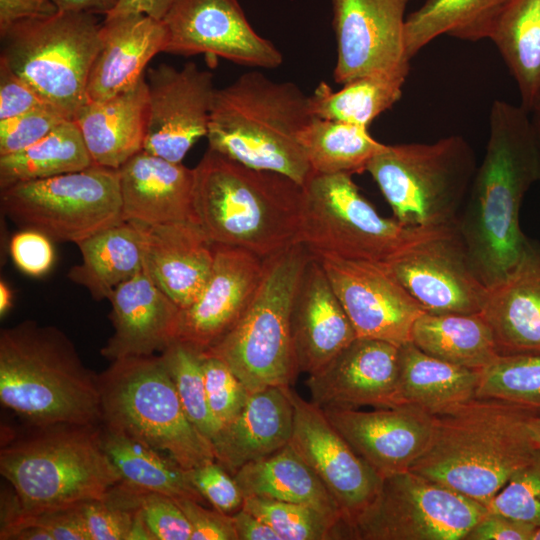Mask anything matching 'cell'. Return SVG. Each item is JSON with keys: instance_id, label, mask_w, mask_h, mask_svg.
Returning <instances> with one entry per match:
<instances>
[{"instance_id": "obj_1", "label": "cell", "mask_w": 540, "mask_h": 540, "mask_svg": "<svg viewBox=\"0 0 540 540\" xmlns=\"http://www.w3.org/2000/svg\"><path fill=\"white\" fill-rule=\"evenodd\" d=\"M530 111L494 100L489 138L457 228L471 261L489 288L518 263L529 239L519 223L529 188L540 180V146Z\"/></svg>"}, {"instance_id": "obj_2", "label": "cell", "mask_w": 540, "mask_h": 540, "mask_svg": "<svg viewBox=\"0 0 540 540\" xmlns=\"http://www.w3.org/2000/svg\"><path fill=\"white\" fill-rule=\"evenodd\" d=\"M194 169V210L213 244L269 258L299 243L303 186L208 148Z\"/></svg>"}, {"instance_id": "obj_3", "label": "cell", "mask_w": 540, "mask_h": 540, "mask_svg": "<svg viewBox=\"0 0 540 540\" xmlns=\"http://www.w3.org/2000/svg\"><path fill=\"white\" fill-rule=\"evenodd\" d=\"M0 402L28 426L101 423L99 375L62 330L34 320L0 332Z\"/></svg>"}, {"instance_id": "obj_4", "label": "cell", "mask_w": 540, "mask_h": 540, "mask_svg": "<svg viewBox=\"0 0 540 540\" xmlns=\"http://www.w3.org/2000/svg\"><path fill=\"white\" fill-rule=\"evenodd\" d=\"M528 416L480 398L434 416L430 441L410 470L486 506L537 452Z\"/></svg>"}, {"instance_id": "obj_5", "label": "cell", "mask_w": 540, "mask_h": 540, "mask_svg": "<svg viewBox=\"0 0 540 540\" xmlns=\"http://www.w3.org/2000/svg\"><path fill=\"white\" fill-rule=\"evenodd\" d=\"M312 117L309 96L295 83L249 71L216 90L206 137L210 149L304 186L314 172L298 133Z\"/></svg>"}, {"instance_id": "obj_6", "label": "cell", "mask_w": 540, "mask_h": 540, "mask_svg": "<svg viewBox=\"0 0 540 540\" xmlns=\"http://www.w3.org/2000/svg\"><path fill=\"white\" fill-rule=\"evenodd\" d=\"M0 473L17 496L18 513L104 499L122 481L104 449L100 424L26 425L2 444Z\"/></svg>"}, {"instance_id": "obj_7", "label": "cell", "mask_w": 540, "mask_h": 540, "mask_svg": "<svg viewBox=\"0 0 540 540\" xmlns=\"http://www.w3.org/2000/svg\"><path fill=\"white\" fill-rule=\"evenodd\" d=\"M101 423L184 469L216 461L212 443L188 418L161 355L112 361L99 375Z\"/></svg>"}, {"instance_id": "obj_8", "label": "cell", "mask_w": 540, "mask_h": 540, "mask_svg": "<svg viewBox=\"0 0 540 540\" xmlns=\"http://www.w3.org/2000/svg\"><path fill=\"white\" fill-rule=\"evenodd\" d=\"M313 254L296 243L265 259L264 273L249 307L213 347L250 393L291 386L300 372L291 335V308Z\"/></svg>"}, {"instance_id": "obj_9", "label": "cell", "mask_w": 540, "mask_h": 540, "mask_svg": "<svg viewBox=\"0 0 540 540\" xmlns=\"http://www.w3.org/2000/svg\"><path fill=\"white\" fill-rule=\"evenodd\" d=\"M476 169L468 141L450 135L433 143L386 145L366 171L397 221L432 229L457 225Z\"/></svg>"}, {"instance_id": "obj_10", "label": "cell", "mask_w": 540, "mask_h": 540, "mask_svg": "<svg viewBox=\"0 0 540 540\" xmlns=\"http://www.w3.org/2000/svg\"><path fill=\"white\" fill-rule=\"evenodd\" d=\"M101 24L88 12L57 11L19 20L1 38V55L69 119L88 102L87 83L101 47Z\"/></svg>"}, {"instance_id": "obj_11", "label": "cell", "mask_w": 540, "mask_h": 540, "mask_svg": "<svg viewBox=\"0 0 540 540\" xmlns=\"http://www.w3.org/2000/svg\"><path fill=\"white\" fill-rule=\"evenodd\" d=\"M303 190L299 242L314 256L386 263L444 229L407 226L381 216L350 174H313Z\"/></svg>"}, {"instance_id": "obj_12", "label": "cell", "mask_w": 540, "mask_h": 540, "mask_svg": "<svg viewBox=\"0 0 540 540\" xmlns=\"http://www.w3.org/2000/svg\"><path fill=\"white\" fill-rule=\"evenodd\" d=\"M1 212L19 229L78 244L123 220L118 169L92 166L1 189Z\"/></svg>"}, {"instance_id": "obj_13", "label": "cell", "mask_w": 540, "mask_h": 540, "mask_svg": "<svg viewBox=\"0 0 540 540\" xmlns=\"http://www.w3.org/2000/svg\"><path fill=\"white\" fill-rule=\"evenodd\" d=\"M487 507L411 470L382 479L344 539L464 540Z\"/></svg>"}, {"instance_id": "obj_14", "label": "cell", "mask_w": 540, "mask_h": 540, "mask_svg": "<svg viewBox=\"0 0 540 540\" xmlns=\"http://www.w3.org/2000/svg\"><path fill=\"white\" fill-rule=\"evenodd\" d=\"M426 313H480L488 287L477 273L457 225L444 228L383 263Z\"/></svg>"}, {"instance_id": "obj_15", "label": "cell", "mask_w": 540, "mask_h": 540, "mask_svg": "<svg viewBox=\"0 0 540 540\" xmlns=\"http://www.w3.org/2000/svg\"><path fill=\"white\" fill-rule=\"evenodd\" d=\"M337 43L334 80L346 84L371 74L408 76L406 9L411 0H330Z\"/></svg>"}, {"instance_id": "obj_16", "label": "cell", "mask_w": 540, "mask_h": 540, "mask_svg": "<svg viewBox=\"0 0 540 540\" xmlns=\"http://www.w3.org/2000/svg\"><path fill=\"white\" fill-rule=\"evenodd\" d=\"M147 129L143 150L182 163L192 146L206 137L217 88L214 75L193 63L168 64L146 72Z\"/></svg>"}, {"instance_id": "obj_17", "label": "cell", "mask_w": 540, "mask_h": 540, "mask_svg": "<svg viewBox=\"0 0 540 540\" xmlns=\"http://www.w3.org/2000/svg\"><path fill=\"white\" fill-rule=\"evenodd\" d=\"M286 392L293 406L289 444L315 472L337 502L346 527L377 495L382 478L354 451L325 415L291 386Z\"/></svg>"}, {"instance_id": "obj_18", "label": "cell", "mask_w": 540, "mask_h": 540, "mask_svg": "<svg viewBox=\"0 0 540 540\" xmlns=\"http://www.w3.org/2000/svg\"><path fill=\"white\" fill-rule=\"evenodd\" d=\"M341 302L357 337L401 346L425 313L383 263L315 256Z\"/></svg>"}, {"instance_id": "obj_19", "label": "cell", "mask_w": 540, "mask_h": 540, "mask_svg": "<svg viewBox=\"0 0 540 540\" xmlns=\"http://www.w3.org/2000/svg\"><path fill=\"white\" fill-rule=\"evenodd\" d=\"M165 53L210 54L236 64L274 69L283 56L248 22L237 0H176L163 18Z\"/></svg>"}, {"instance_id": "obj_20", "label": "cell", "mask_w": 540, "mask_h": 540, "mask_svg": "<svg viewBox=\"0 0 540 540\" xmlns=\"http://www.w3.org/2000/svg\"><path fill=\"white\" fill-rule=\"evenodd\" d=\"M264 264L265 259L246 249L214 244L211 274L198 298L181 309L176 340L200 351L218 343L252 302Z\"/></svg>"}, {"instance_id": "obj_21", "label": "cell", "mask_w": 540, "mask_h": 540, "mask_svg": "<svg viewBox=\"0 0 540 540\" xmlns=\"http://www.w3.org/2000/svg\"><path fill=\"white\" fill-rule=\"evenodd\" d=\"M399 347L356 337L318 371L306 386L320 408L402 406L398 395Z\"/></svg>"}, {"instance_id": "obj_22", "label": "cell", "mask_w": 540, "mask_h": 540, "mask_svg": "<svg viewBox=\"0 0 540 540\" xmlns=\"http://www.w3.org/2000/svg\"><path fill=\"white\" fill-rule=\"evenodd\" d=\"M325 415L354 451L382 478L411 469L425 451L434 415L409 405L324 408Z\"/></svg>"}, {"instance_id": "obj_23", "label": "cell", "mask_w": 540, "mask_h": 540, "mask_svg": "<svg viewBox=\"0 0 540 540\" xmlns=\"http://www.w3.org/2000/svg\"><path fill=\"white\" fill-rule=\"evenodd\" d=\"M135 222L146 274L181 309L200 295L211 274L214 244L194 221Z\"/></svg>"}, {"instance_id": "obj_24", "label": "cell", "mask_w": 540, "mask_h": 540, "mask_svg": "<svg viewBox=\"0 0 540 540\" xmlns=\"http://www.w3.org/2000/svg\"><path fill=\"white\" fill-rule=\"evenodd\" d=\"M108 300L113 334L101 354L111 362L161 353L176 340L181 308L144 269L120 284Z\"/></svg>"}, {"instance_id": "obj_25", "label": "cell", "mask_w": 540, "mask_h": 540, "mask_svg": "<svg viewBox=\"0 0 540 540\" xmlns=\"http://www.w3.org/2000/svg\"><path fill=\"white\" fill-rule=\"evenodd\" d=\"M291 335L300 372L312 374L357 336L327 274L313 255L291 308Z\"/></svg>"}, {"instance_id": "obj_26", "label": "cell", "mask_w": 540, "mask_h": 540, "mask_svg": "<svg viewBox=\"0 0 540 540\" xmlns=\"http://www.w3.org/2000/svg\"><path fill=\"white\" fill-rule=\"evenodd\" d=\"M481 316L499 356L540 355V245L528 241L514 268L488 288Z\"/></svg>"}, {"instance_id": "obj_27", "label": "cell", "mask_w": 540, "mask_h": 540, "mask_svg": "<svg viewBox=\"0 0 540 540\" xmlns=\"http://www.w3.org/2000/svg\"><path fill=\"white\" fill-rule=\"evenodd\" d=\"M166 41L163 21L142 13L105 15L101 47L87 83L88 101H102L133 87L148 62L164 52Z\"/></svg>"}, {"instance_id": "obj_28", "label": "cell", "mask_w": 540, "mask_h": 540, "mask_svg": "<svg viewBox=\"0 0 540 540\" xmlns=\"http://www.w3.org/2000/svg\"><path fill=\"white\" fill-rule=\"evenodd\" d=\"M118 171L124 221L197 222L193 168L141 150Z\"/></svg>"}, {"instance_id": "obj_29", "label": "cell", "mask_w": 540, "mask_h": 540, "mask_svg": "<svg viewBox=\"0 0 540 540\" xmlns=\"http://www.w3.org/2000/svg\"><path fill=\"white\" fill-rule=\"evenodd\" d=\"M293 406L286 387L251 393L241 412L212 441L215 459L230 474L286 446L292 435Z\"/></svg>"}, {"instance_id": "obj_30", "label": "cell", "mask_w": 540, "mask_h": 540, "mask_svg": "<svg viewBox=\"0 0 540 540\" xmlns=\"http://www.w3.org/2000/svg\"><path fill=\"white\" fill-rule=\"evenodd\" d=\"M148 94L145 76L133 87L102 101H88L74 121L96 165L119 169L143 150Z\"/></svg>"}, {"instance_id": "obj_31", "label": "cell", "mask_w": 540, "mask_h": 540, "mask_svg": "<svg viewBox=\"0 0 540 540\" xmlns=\"http://www.w3.org/2000/svg\"><path fill=\"white\" fill-rule=\"evenodd\" d=\"M480 370L435 358L412 342L399 347L398 395L409 405L437 416L476 398Z\"/></svg>"}, {"instance_id": "obj_32", "label": "cell", "mask_w": 540, "mask_h": 540, "mask_svg": "<svg viewBox=\"0 0 540 540\" xmlns=\"http://www.w3.org/2000/svg\"><path fill=\"white\" fill-rule=\"evenodd\" d=\"M233 477L244 498L303 504L343 520L332 494L289 443L267 457L245 464Z\"/></svg>"}, {"instance_id": "obj_33", "label": "cell", "mask_w": 540, "mask_h": 540, "mask_svg": "<svg viewBox=\"0 0 540 540\" xmlns=\"http://www.w3.org/2000/svg\"><path fill=\"white\" fill-rule=\"evenodd\" d=\"M77 246L81 262L67 276L97 301L109 299L120 284L144 269L141 235L133 221L104 229Z\"/></svg>"}, {"instance_id": "obj_34", "label": "cell", "mask_w": 540, "mask_h": 540, "mask_svg": "<svg viewBox=\"0 0 540 540\" xmlns=\"http://www.w3.org/2000/svg\"><path fill=\"white\" fill-rule=\"evenodd\" d=\"M411 342L435 358L474 370L499 357L492 331L480 313L425 312L413 326Z\"/></svg>"}, {"instance_id": "obj_35", "label": "cell", "mask_w": 540, "mask_h": 540, "mask_svg": "<svg viewBox=\"0 0 540 540\" xmlns=\"http://www.w3.org/2000/svg\"><path fill=\"white\" fill-rule=\"evenodd\" d=\"M489 39L514 78L528 111L540 93V0H508Z\"/></svg>"}, {"instance_id": "obj_36", "label": "cell", "mask_w": 540, "mask_h": 540, "mask_svg": "<svg viewBox=\"0 0 540 540\" xmlns=\"http://www.w3.org/2000/svg\"><path fill=\"white\" fill-rule=\"evenodd\" d=\"M508 0H426L406 17L405 49L411 60L434 39L448 35L464 41L490 37Z\"/></svg>"}, {"instance_id": "obj_37", "label": "cell", "mask_w": 540, "mask_h": 540, "mask_svg": "<svg viewBox=\"0 0 540 540\" xmlns=\"http://www.w3.org/2000/svg\"><path fill=\"white\" fill-rule=\"evenodd\" d=\"M100 425L104 449L120 474L121 482L173 499L206 502L192 484L187 469L147 444Z\"/></svg>"}, {"instance_id": "obj_38", "label": "cell", "mask_w": 540, "mask_h": 540, "mask_svg": "<svg viewBox=\"0 0 540 540\" xmlns=\"http://www.w3.org/2000/svg\"><path fill=\"white\" fill-rule=\"evenodd\" d=\"M298 141L314 174L362 173L386 147L367 127L316 116L298 133Z\"/></svg>"}, {"instance_id": "obj_39", "label": "cell", "mask_w": 540, "mask_h": 540, "mask_svg": "<svg viewBox=\"0 0 540 540\" xmlns=\"http://www.w3.org/2000/svg\"><path fill=\"white\" fill-rule=\"evenodd\" d=\"M93 164L79 127L74 120H66L32 146L0 156V189L80 171Z\"/></svg>"}, {"instance_id": "obj_40", "label": "cell", "mask_w": 540, "mask_h": 540, "mask_svg": "<svg viewBox=\"0 0 540 540\" xmlns=\"http://www.w3.org/2000/svg\"><path fill=\"white\" fill-rule=\"evenodd\" d=\"M405 80L395 74H371L344 84L338 91L321 82L309 95L311 114L368 128L400 100Z\"/></svg>"}, {"instance_id": "obj_41", "label": "cell", "mask_w": 540, "mask_h": 540, "mask_svg": "<svg viewBox=\"0 0 540 540\" xmlns=\"http://www.w3.org/2000/svg\"><path fill=\"white\" fill-rule=\"evenodd\" d=\"M476 398L506 403L540 415V355L499 356L480 370Z\"/></svg>"}, {"instance_id": "obj_42", "label": "cell", "mask_w": 540, "mask_h": 540, "mask_svg": "<svg viewBox=\"0 0 540 540\" xmlns=\"http://www.w3.org/2000/svg\"><path fill=\"white\" fill-rule=\"evenodd\" d=\"M160 355L188 418L212 443L221 428L207 402L202 370L203 351L181 340H174Z\"/></svg>"}, {"instance_id": "obj_43", "label": "cell", "mask_w": 540, "mask_h": 540, "mask_svg": "<svg viewBox=\"0 0 540 540\" xmlns=\"http://www.w3.org/2000/svg\"><path fill=\"white\" fill-rule=\"evenodd\" d=\"M242 508L268 524L281 540L341 539L343 520L311 506L245 497Z\"/></svg>"}, {"instance_id": "obj_44", "label": "cell", "mask_w": 540, "mask_h": 540, "mask_svg": "<svg viewBox=\"0 0 540 540\" xmlns=\"http://www.w3.org/2000/svg\"><path fill=\"white\" fill-rule=\"evenodd\" d=\"M130 511H138L155 540H191L190 523L175 499L124 482L104 498Z\"/></svg>"}, {"instance_id": "obj_45", "label": "cell", "mask_w": 540, "mask_h": 540, "mask_svg": "<svg viewBox=\"0 0 540 540\" xmlns=\"http://www.w3.org/2000/svg\"><path fill=\"white\" fill-rule=\"evenodd\" d=\"M488 512L540 526V450L486 505Z\"/></svg>"}, {"instance_id": "obj_46", "label": "cell", "mask_w": 540, "mask_h": 540, "mask_svg": "<svg viewBox=\"0 0 540 540\" xmlns=\"http://www.w3.org/2000/svg\"><path fill=\"white\" fill-rule=\"evenodd\" d=\"M202 370L209 409L222 428L241 412L251 393L230 367L212 354L203 352Z\"/></svg>"}, {"instance_id": "obj_47", "label": "cell", "mask_w": 540, "mask_h": 540, "mask_svg": "<svg viewBox=\"0 0 540 540\" xmlns=\"http://www.w3.org/2000/svg\"><path fill=\"white\" fill-rule=\"evenodd\" d=\"M66 120L70 119L48 104L1 120L0 156L16 153L32 146Z\"/></svg>"}, {"instance_id": "obj_48", "label": "cell", "mask_w": 540, "mask_h": 540, "mask_svg": "<svg viewBox=\"0 0 540 540\" xmlns=\"http://www.w3.org/2000/svg\"><path fill=\"white\" fill-rule=\"evenodd\" d=\"M189 478L213 508L227 513H235L242 508L243 493L234 479L217 461L188 469Z\"/></svg>"}, {"instance_id": "obj_49", "label": "cell", "mask_w": 540, "mask_h": 540, "mask_svg": "<svg viewBox=\"0 0 540 540\" xmlns=\"http://www.w3.org/2000/svg\"><path fill=\"white\" fill-rule=\"evenodd\" d=\"M23 526L45 529L51 533L54 540H90L81 504L37 513H18L6 523L1 524L0 534Z\"/></svg>"}, {"instance_id": "obj_50", "label": "cell", "mask_w": 540, "mask_h": 540, "mask_svg": "<svg viewBox=\"0 0 540 540\" xmlns=\"http://www.w3.org/2000/svg\"><path fill=\"white\" fill-rule=\"evenodd\" d=\"M81 511L90 540H128L134 512L106 499L86 501Z\"/></svg>"}, {"instance_id": "obj_51", "label": "cell", "mask_w": 540, "mask_h": 540, "mask_svg": "<svg viewBox=\"0 0 540 540\" xmlns=\"http://www.w3.org/2000/svg\"><path fill=\"white\" fill-rule=\"evenodd\" d=\"M52 242L39 231L20 229L10 240L11 258L21 272L33 277L42 276L52 268L55 261Z\"/></svg>"}, {"instance_id": "obj_52", "label": "cell", "mask_w": 540, "mask_h": 540, "mask_svg": "<svg viewBox=\"0 0 540 540\" xmlns=\"http://www.w3.org/2000/svg\"><path fill=\"white\" fill-rule=\"evenodd\" d=\"M191 527V540H238L232 514L208 509L195 500L175 499Z\"/></svg>"}, {"instance_id": "obj_53", "label": "cell", "mask_w": 540, "mask_h": 540, "mask_svg": "<svg viewBox=\"0 0 540 540\" xmlns=\"http://www.w3.org/2000/svg\"><path fill=\"white\" fill-rule=\"evenodd\" d=\"M47 104L38 92L0 57V121Z\"/></svg>"}, {"instance_id": "obj_54", "label": "cell", "mask_w": 540, "mask_h": 540, "mask_svg": "<svg viewBox=\"0 0 540 540\" xmlns=\"http://www.w3.org/2000/svg\"><path fill=\"white\" fill-rule=\"evenodd\" d=\"M536 527L514 518L488 512L464 540H532Z\"/></svg>"}, {"instance_id": "obj_55", "label": "cell", "mask_w": 540, "mask_h": 540, "mask_svg": "<svg viewBox=\"0 0 540 540\" xmlns=\"http://www.w3.org/2000/svg\"><path fill=\"white\" fill-rule=\"evenodd\" d=\"M57 11L49 0H0V33L19 20L48 16Z\"/></svg>"}, {"instance_id": "obj_56", "label": "cell", "mask_w": 540, "mask_h": 540, "mask_svg": "<svg viewBox=\"0 0 540 540\" xmlns=\"http://www.w3.org/2000/svg\"><path fill=\"white\" fill-rule=\"evenodd\" d=\"M232 517L238 540H281L268 524L243 508Z\"/></svg>"}, {"instance_id": "obj_57", "label": "cell", "mask_w": 540, "mask_h": 540, "mask_svg": "<svg viewBox=\"0 0 540 540\" xmlns=\"http://www.w3.org/2000/svg\"><path fill=\"white\" fill-rule=\"evenodd\" d=\"M176 0H119L106 15L142 13L162 21Z\"/></svg>"}, {"instance_id": "obj_58", "label": "cell", "mask_w": 540, "mask_h": 540, "mask_svg": "<svg viewBox=\"0 0 540 540\" xmlns=\"http://www.w3.org/2000/svg\"><path fill=\"white\" fill-rule=\"evenodd\" d=\"M58 11L88 12L92 14L109 13L119 0H49Z\"/></svg>"}, {"instance_id": "obj_59", "label": "cell", "mask_w": 540, "mask_h": 540, "mask_svg": "<svg viewBox=\"0 0 540 540\" xmlns=\"http://www.w3.org/2000/svg\"><path fill=\"white\" fill-rule=\"evenodd\" d=\"M526 428L532 444L540 450V415H529L526 419Z\"/></svg>"}, {"instance_id": "obj_60", "label": "cell", "mask_w": 540, "mask_h": 540, "mask_svg": "<svg viewBox=\"0 0 540 540\" xmlns=\"http://www.w3.org/2000/svg\"><path fill=\"white\" fill-rule=\"evenodd\" d=\"M12 291L4 280L0 281V315L3 317L12 306Z\"/></svg>"}, {"instance_id": "obj_61", "label": "cell", "mask_w": 540, "mask_h": 540, "mask_svg": "<svg viewBox=\"0 0 540 540\" xmlns=\"http://www.w3.org/2000/svg\"><path fill=\"white\" fill-rule=\"evenodd\" d=\"M532 118H533V122H534V125H535V128H536L538 141H539V146H540V114L533 113Z\"/></svg>"}, {"instance_id": "obj_62", "label": "cell", "mask_w": 540, "mask_h": 540, "mask_svg": "<svg viewBox=\"0 0 540 540\" xmlns=\"http://www.w3.org/2000/svg\"><path fill=\"white\" fill-rule=\"evenodd\" d=\"M531 112L540 114V93L534 102Z\"/></svg>"}, {"instance_id": "obj_63", "label": "cell", "mask_w": 540, "mask_h": 540, "mask_svg": "<svg viewBox=\"0 0 540 540\" xmlns=\"http://www.w3.org/2000/svg\"><path fill=\"white\" fill-rule=\"evenodd\" d=\"M532 540H540V526L536 527L532 536Z\"/></svg>"}]
</instances>
